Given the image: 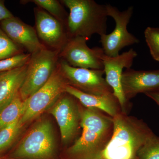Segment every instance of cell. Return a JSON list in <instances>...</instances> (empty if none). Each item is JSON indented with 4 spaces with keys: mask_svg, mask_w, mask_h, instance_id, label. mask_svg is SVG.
<instances>
[{
    "mask_svg": "<svg viewBox=\"0 0 159 159\" xmlns=\"http://www.w3.org/2000/svg\"><path fill=\"white\" fill-rule=\"evenodd\" d=\"M113 132L99 153L82 159H138L140 148L153 132L142 119L121 112L113 118Z\"/></svg>",
    "mask_w": 159,
    "mask_h": 159,
    "instance_id": "cell-1",
    "label": "cell"
},
{
    "mask_svg": "<svg viewBox=\"0 0 159 159\" xmlns=\"http://www.w3.org/2000/svg\"><path fill=\"white\" fill-rule=\"evenodd\" d=\"M81 136L67 151L68 159L92 156L104 148L113 132L112 117L96 108H81Z\"/></svg>",
    "mask_w": 159,
    "mask_h": 159,
    "instance_id": "cell-2",
    "label": "cell"
},
{
    "mask_svg": "<svg viewBox=\"0 0 159 159\" xmlns=\"http://www.w3.org/2000/svg\"><path fill=\"white\" fill-rule=\"evenodd\" d=\"M70 10L66 28L70 38L89 40L93 35L107 34V11L106 5L94 0H61Z\"/></svg>",
    "mask_w": 159,
    "mask_h": 159,
    "instance_id": "cell-3",
    "label": "cell"
},
{
    "mask_svg": "<svg viewBox=\"0 0 159 159\" xmlns=\"http://www.w3.org/2000/svg\"><path fill=\"white\" fill-rule=\"evenodd\" d=\"M55 152V141L49 121L35 123L11 155L17 159H50Z\"/></svg>",
    "mask_w": 159,
    "mask_h": 159,
    "instance_id": "cell-4",
    "label": "cell"
},
{
    "mask_svg": "<svg viewBox=\"0 0 159 159\" xmlns=\"http://www.w3.org/2000/svg\"><path fill=\"white\" fill-rule=\"evenodd\" d=\"M59 54V51L46 48L31 55L25 78L20 90L23 101L48 82L58 66Z\"/></svg>",
    "mask_w": 159,
    "mask_h": 159,
    "instance_id": "cell-5",
    "label": "cell"
},
{
    "mask_svg": "<svg viewBox=\"0 0 159 159\" xmlns=\"http://www.w3.org/2000/svg\"><path fill=\"white\" fill-rule=\"evenodd\" d=\"M67 82L60 69L59 63L48 82L31 97L24 101L25 109L19 119L23 126L51 108L61 96L65 93Z\"/></svg>",
    "mask_w": 159,
    "mask_h": 159,
    "instance_id": "cell-6",
    "label": "cell"
},
{
    "mask_svg": "<svg viewBox=\"0 0 159 159\" xmlns=\"http://www.w3.org/2000/svg\"><path fill=\"white\" fill-rule=\"evenodd\" d=\"M106 7L107 16L113 19L116 27L110 34L100 36V42L105 55L116 57L125 47L139 43V40L127 30V26L133 14L134 7L129 6L124 11H120L110 4H107Z\"/></svg>",
    "mask_w": 159,
    "mask_h": 159,
    "instance_id": "cell-7",
    "label": "cell"
},
{
    "mask_svg": "<svg viewBox=\"0 0 159 159\" xmlns=\"http://www.w3.org/2000/svg\"><path fill=\"white\" fill-rule=\"evenodd\" d=\"M59 66L68 85L90 95L102 96L113 90L103 77L104 70L73 67L60 59Z\"/></svg>",
    "mask_w": 159,
    "mask_h": 159,
    "instance_id": "cell-8",
    "label": "cell"
},
{
    "mask_svg": "<svg viewBox=\"0 0 159 159\" xmlns=\"http://www.w3.org/2000/svg\"><path fill=\"white\" fill-rule=\"evenodd\" d=\"M85 38H71L60 52V59L73 67L103 70L102 48H89Z\"/></svg>",
    "mask_w": 159,
    "mask_h": 159,
    "instance_id": "cell-9",
    "label": "cell"
},
{
    "mask_svg": "<svg viewBox=\"0 0 159 159\" xmlns=\"http://www.w3.org/2000/svg\"><path fill=\"white\" fill-rule=\"evenodd\" d=\"M79 101L68 93H64L50 109L56 121L63 142L70 143L77 135L80 122Z\"/></svg>",
    "mask_w": 159,
    "mask_h": 159,
    "instance_id": "cell-10",
    "label": "cell"
},
{
    "mask_svg": "<svg viewBox=\"0 0 159 159\" xmlns=\"http://www.w3.org/2000/svg\"><path fill=\"white\" fill-rule=\"evenodd\" d=\"M137 56L136 51L130 49L116 57H109L105 54L102 56L106 80L112 89L113 94L119 101L121 111L127 114L130 105L129 101L125 98L122 89V74L124 68H131Z\"/></svg>",
    "mask_w": 159,
    "mask_h": 159,
    "instance_id": "cell-11",
    "label": "cell"
},
{
    "mask_svg": "<svg viewBox=\"0 0 159 159\" xmlns=\"http://www.w3.org/2000/svg\"><path fill=\"white\" fill-rule=\"evenodd\" d=\"M34 11V28L41 42L47 48L60 52L70 39L66 25L39 7Z\"/></svg>",
    "mask_w": 159,
    "mask_h": 159,
    "instance_id": "cell-12",
    "label": "cell"
},
{
    "mask_svg": "<svg viewBox=\"0 0 159 159\" xmlns=\"http://www.w3.org/2000/svg\"><path fill=\"white\" fill-rule=\"evenodd\" d=\"M0 27L15 43L31 55L46 48L38 37L35 28L18 18L14 16L2 21Z\"/></svg>",
    "mask_w": 159,
    "mask_h": 159,
    "instance_id": "cell-13",
    "label": "cell"
},
{
    "mask_svg": "<svg viewBox=\"0 0 159 159\" xmlns=\"http://www.w3.org/2000/svg\"><path fill=\"white\" fill-rule=\"evenodd\" d=\"M122 84L124 96L128 101L138 94L159 91V70L126 69L122 73Z\"/></svg>",
    "mask_w": 159,
    "mask_h": 159,
    "instance_id": "cell-14",
    "label": "cell"
},
{
    "mask_svg": "<svg viewBox=\"0 0 159 159\" xmlns=\"http://www.w3.org/2000/svg\"><path fill=\"white\" fill-rule=\"evenodd\" d=\"M65 92L75 97L84 107L97 109L112 118L122 112L119 101L113 93L102 96L90 95L69 85L66 86Z\"/></svg>",
    "mask_w": 159,
    "mask_h": 159,
    "instance_id": "cell-15",
    "label": "cell"
},
{
    "mask_svg": "<svg viewBox=\"0 0 159 159\" xmlns=\"http://www.w3.org/2000/svg\"><path fill=\"white\" fill-rule=\"evenodd\" d=\"M28 64L0 73V112L19 94L27 74Z\"/></svg>",
    "mask_w": 159,
    "mask_h": 159,
    "instance_id": "cell-16",
    "label": "cell"
},
{
    "mask_svg": "<svg viewBox=\"0 0 159 159\" xmlns=\"http://www.w3.org/2000/svg\"><path fill=\"white\" fill-rule=\"evenodd\" d=\"M25 109V102L18 94L0 112V129L19 120Z\"/></svg>",
    "mask_w": 159,
    "mask_h": 159,
    "instance_id": "cell-17",
    "label": "cell"
},
{
    "mask_svg": "<svg viewBox=\"0 0 159 159\" xmlns=\"http://www.w3.org/2000/svg\"><path fill=\"white\" fill-rule=\"evenodd\" d=\"M21 3H34L37 7L42 9L49 14L66 25L69 14L66 11L63 5L57 0H31L23 1Z\"/></svg>",
    "mask_w": 159,
    "mask_h": 159,
    "instance_id": "cell-18",
    "label": "cell"
},
{
    "mask_svg": "<svg viewBox=\"0 0 159 159\" xmlns=\"http://www.w3.org/2000/svg\"><path fill=\"white\" fill-rule=\"evenodd\" d=\"M22 127L18 120L0 129V153L11 145Z\"/></svg>",
    "mask_w": 159,
    "mask_h": 159,
    "instance_id": "cell-19",
    "label": "cell"
},
{
    "mask_svg": "<svg viewBox=\"0 0 159 159\" xmlns=\"http://www.w3.org/2000/svg\"><path fill=\"white\" fill-rule=\"evenodd\" d=\"M24 51L15 43L0 27V60L24 53Z\"/></svg>",
    "mask_w": 159,
    "mask_h": 159,
    "instance_id": "cell-20",
    "label": "cell"
},
{
    "mask_svg": "<svg viewBox=\"0 0 159 159\" xmlns=\"http://www.w3.org/2000/svg\"><path fill=\"white\" fill-rule=\"evenodd\" d=\"M138 159H159V137L153 134L140 148Z\"/></svg>",
    "mask_w": 159,
    "mask_h": 159,
    "instance_id": "cell-21",
    "label": "cell"
},
{
    "mask_svg": "<svg viewBox=\"0 0 159 159\" xmlns=\"http://www.w3.org/2000/svg\"><path fill=\"white\" fill-rule=\"evenodd\" d=\"M31 57V54L24 53L0 60V73L11 70L27 65L29 63Z\"/></svg>",
    "mask_w": 159,
    "mask_h": 159,
    "instance_id": "cell-22",
    "label": "cell"
},
{
    "mask_svg": "<svg viewBox=\"0 0 159 159\" xmlns=\"http://www.w3.org/2000/svg\"><path fill=\"white\" fill-rule=\"evenodd\" d=\"M144 34L152 57L159 61V28L147 27Z\"/></svg>",
    "mask_w": 159,
    "mask_h": 159,
    "instance_id": "cell-23",
    "label": "cell"
},
{
    "mask_svg": "<svg viewBox=\"0 0 159 159\" xmlns=\"http://www.w3.org/2000/svg\"><path fill=\"white\" fill-rule=\"evenodd\" d=\"M14 16L5 5L4 1L0 0V22L13 17Z\"/></svg>",
    "mask_w": 159,
    "mask_h": 159,
    "instance_id": "cell-24",
    "label": "cell"
},
{
    "mask_svg": "<svg viewBox=\"0 0 159 159\" xmlns=\"http://www.w3.org/2000/svg\"><path fill=\"white\" fill-rule=\"evenodd\" d=\"M145 94L147 97L153 100L159 106V91L146 93Z\"/></svg>",
    "mask_w": 159,
    "mask_h": 159,
    "instance_id": "cell-25",
    "label": "cell"
}]
</instances>
